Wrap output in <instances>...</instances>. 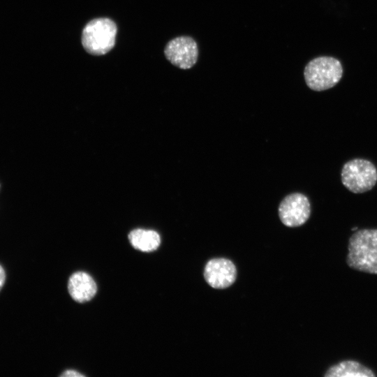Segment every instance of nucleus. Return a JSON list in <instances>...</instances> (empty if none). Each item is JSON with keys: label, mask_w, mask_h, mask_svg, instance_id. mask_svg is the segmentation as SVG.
<instances>
[{"label": "nucleus", "mask_w": 377, "mask_h": 377, "mask_svg": "<svg viewBox=\"0 0 377 377\" xmlns=\"http://www.w3.org/2000/svg\"><path fill=\"white\" fill-rule=\"evenodd\" d=\"M348 265L355 270L377 274V229L356 230L348 241Z\"/></svg>", "instance_id": "nucleus-1"}, {"label": "nucleus", "mask_w": 377, "mask_h": 377, "mask_svg": "<svg viewBox=\"0 0 377 377\" xmlns=\"http://www.w3.org/2000/svg\"><path fill=\"white\" fill-rule=\"evenodd\" d=\"M342 75L341 62L336 58L327 56L313 59L304 70L306 85L316 91L332 88L340 81Z\"/></svg>", "instance_id": "nucleus-2"}, {"label": "nucleus", "mask_w": 377, "mask_h": 377, "mask_svg": "<svg viewBox=\"0 0 377 377\" xmlns=\"http://www.w3.org/2000/svg\"><path fill=\"white\" fill-rule=\"evenodd\" d=\"M117 31V25L112 20L106 17L94 19L82 30V46L90 54H105L114 46Z\"/></svg>", "instance_id": "nucleus-3"}, {"label": "nucleus", "mask_w": 377, "mask_h": 377, "mask_svg": "<svg viewBox=\"0 0 377 377\" xmlns=\"http://www.w3.org/2000/svg\"><path fill=\"white\" fill-rule=\"evenodd\" d=\"M341 182L350 191L362 193L371 190L377 182V169L369 161L355 158L346 162L341 170Z\"/></svg>", "instance_id": "nucleus-4"}, {"label": "nucleus", "mask_w": 377, "mask_h": 377, "mask_svg": "<svg viewBox=\"0 0 377 377\" xmlns=\"http://www.w3.org/2000/svg\"><path fill=\"white\" fill-rule=\"evenodd\" d=\"M164 53L172 65L186 70L192 68L197 62L198 47L192 37L178 36L167 43Z\"/></svg>", "instance_id": "nucleus-5"}, {"label": "nucleus", "mask_w": 377, "mask_h": 377, "mask_svg": "<svg viewBox=\"0 0 377 377\" xmlns=\"http://www.w3.org/2000/svg\"><path fill=\"white\" fill-rule=\"evenodd\" d=\"M311 206L306 195L294 193L286 195L279 206V216L281 222L288 227H297L309 219Z\"/></svg>", "instance_id": "nucleus-6"}, {"label": "nucleus", "mask_w": 377, "mask_h": 377, "mask_svg": "<svg viewBox=\"0 0 377 377\" xmlns=\"http://www.w3.org/2000/svg\"><path fill=\"white\" fill-rule=\"evenodd\" d=\"M204 277L212 288L223 289L230 286L237 277V269L229 259L219 258L209 260L204 269Z\"/></svg>", "instance_id": "nucleus-7"}, {"label": "nucleus", "mask_w": 377, "mask_h": 377, "mask_svg": "<svg viewBox=\"0 0 377 377\" xmlns=\"http://www.w3.org/2000/svg\"><path fill=\"white\" fill-rule=\"evenodd\" d=\"M68 289L71 297L83 303L91 300L96 293L97 286L94 279L87 273L77 272L68 280Z\"/></svg>", "instance_id": "nucleus-8"}, {"label": "nucleus", "mask_w": 377, "mask_h": 377, "mask_svg": "<svg viewBox=\"0 0 377 377\" xmlns=\"http://www.w3.org/2000/svg\"><path fill=\"white\" fill-rule=\"evenodd\" d=\"M376 374L360 362L343 360L330 367L324 374L325 377H375Z\"/></svg>", "instance_id": "nucleus-9"}, {"label": "nucleus", "mask_w": 377, "mask_h": 377, "mask_svg": "<svg viewBox=\"0 0 377 377\" xmlns=\"http://www.w3.org/2000/svg\"><path fill=\"white\" fill-rule=\"evenodd\" d=\"M128 239L135 249L144 252L156 250L161 243L160 236L156 231L144 229L132 230Z\"/></svg>", "instance_id": "nucleus-10"}, {"label": "nucleus", "mask_w": 377, "mask_h": 377, "mask_svg": "<svg viewBox=\"0 0 377 377\" xmlns=\"http://www.w3.org/2000/svg\"><path fill=\"white\" fill-rule=\"evenodd\" d=\"M61 376H65V377H78V376H84L83 374L74 371V370H67L65 372H64Z\"/></svg>", "instance_id": "nucleus-11"}, {"label": "nucleus", "mask_w": 377, "mask_h": 377, "mask_svg": "<svg viewBox=\"0 0 377 377\" xmlns=\"http://www.w3.org/2000/svg\"><path fill=\"white\" fill-rule=\"evenodd\" d=\"M5 281H6V273L3 268L0 265V290L3 288Z\"/></svg>", "instance_id": "nucleus-12"}]
</instances>
